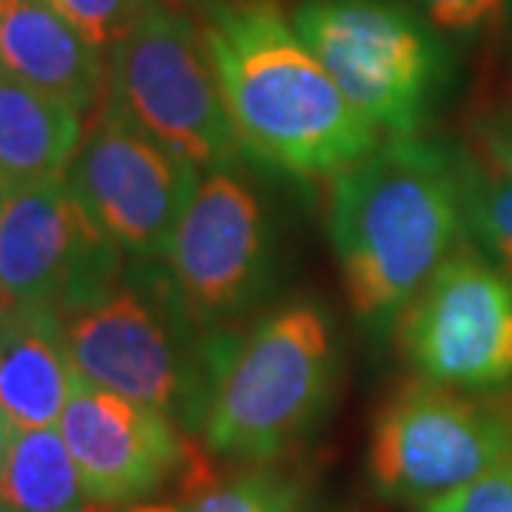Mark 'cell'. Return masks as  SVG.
I'll use <instances>...</instances> for the list:
<instances>
[{
    "label": "cell",
    "mask_w": 512,
    "mask_h": 512,
    "mask_svg": "<svg viewBox=\"0 0 512 512\" xmlns=\"http://www.w3.org/2000/svg\"><path fill=\"white\" fill-rule=\"evenodd\" d=\"M242 154L293 180H333L382 143L279 0H211L197 12Z\"/></svg>",
    "instance_id": "6da1fadb"
},
{
    "label": "cell",
    "mask_w": 512,
    "mask_h": 512,
    "mask_svg": "<svg viewBox=\"0 0 512 512\" xmlns=\"http://www.w3.org/2000/svg\"><path fill=\"white\" fill-rule=\"evenodd\" d=\"M328 237L356 322L396 325L467 237L458 151L421 134L382 137L330 180Z\"/></svg>",
    "instance_id": "7a4b0ae2"
},
{
    "label": "cell",
    "mask_w": 512,
    "mask_h": 512,
    "mask_svg": "<svg viewBox=\"0 0 512 512\" xmlns=\"http://www.w3.org/2000/svg\"><path fill=\"white\" fill-rule=\"evenodd\" d=\"M342 353L330 313L291 299L245 333H220L200 439L211 456L276 464L322 424Z\"/></svg>",
    "instance_id": "3957f363"
},
{
    "label": "cell",
    "mask_w": 512,
    "mask_h": 512,
    "mask_svg": "<svg viewBox=\"0 0 512 512\" xmlns=\"http://www.w3.org/2000/svg\"><path fill=\"white\" fill-rule=\"evenodd\" d=\"M117 282L60 313L74 373L163 410L200 436L214 382L217 336L202 333L157 262H137Z\"/></svg>",
    "instance_id": "277c9868"
},
{
    "label": "cell",
    "mask_w": 512,
    "mask_h": 512,
    "mask_svg": "<svg viewBox=\"0 0 512 512\" xmlns=\"http://www.w3.org/2000/svg\"><path fill=\"white\" fill-rule=\"evenodd\" d=\"M293 29L384 137H413L447 83V49L404 0H302Z\"/></svg>",
    "instance_id": "5b68a950"
},
{
    "label": "cell",
    "mask_w": 512,
    "mask_h": 512,
    "mask_svg": "<svg viewBox=\"0 0 512 512\" xmlns=\"http://www.w3.org/2000/svg\"><path fill=\"white\" fill-rule=\"evenodd\" d=\"M512 453V396L407 379L379 407L367 473L384 501L456 493Z\"/></svg>",
    "instance_id": "8992f818"
},
{
    "label": "cell",
    "mask_w": 512,
    "mask_h": 512,
    "mask_svg": "<svg viewBox=\"0 0 512 512\" xmlns=\"http://www.w3.org/2000/svg\"><path fill=\"white\" fill-rule=\"evenodd\" d=\"M106 100L200 171L242 157L200 26L165 3L109 49Z\"/></svg>",
    "instance_id": "52a82bcc"
},
{
    "label": "cell",
    "mask_w": 512,
    "mask_h": 512,
    "mask_svg": "<svg viewBox=\"0 0 512 512\" xmlns=\"http://www.w3.org/2000/svg\"><path fill=\"white\" fill-rule=\"evenodd\" d=\"M160 265L208 336L228 333L265 299L274 276V228L237 165L202 171Z\"/></svg>",
    "instance_id": "ba28073f"
},
{
    "label": "cell",
    "mask_w": 512,
    "mask_h": 512,
    "mask_svg": "<svg viewBox=\"0 0 512 512\" xmlns=\"http://www.w3.org/2000/svg\"><path fill=\"white\" fill-rule=\"evenodd\" d=\"M413 376L461 390L512 384V276L461 242L396 319Z\"/></svg>",
    "instance_id": "9c48e42d"
},
{
    "label": "cell",
    "mask_w": 512,
    "mask_h": 512,
    "mask_svg": "<svg viewBox=\"0 0 512 512\" xmlns=\"http://www.w3.org/2000/svg\"><path fill=\"white\" fill-rule=\"evenodd\" d=\"M200 177L106 97L66 168L74 197L131 262H163Z\"/></svg>",
    "instance_id": "30bf717a"
},
{
    "label": "cell",
    "mask_w": 512,
    "mask_h": 512,
    "mask_svg": "<svg viewBox=\"0 0 512 512\" xmlns=\"http://www.w3.org/2000/svg\"><path fill=\"white\" fill-rule=\"evenodd\" d=\"M123 259L66 174L12 185L0 211V311H69L117 282Z\"/></svg>",
    "instance_id": "8fae6325"
},
{
    "label": "cell",
    "mask_w": 512,
    "mask_h": 512,
    "mask_svg": "<svg viewBox=\"0 0 512 512\" xmlns=\"http://www.w3.org/2000/svg\"><path fill=\"white\" fill-rule=\"evenodd\" d=\"M57 427L92 504L146 501L174 484L185 501L214 478L211 453L194 444L180 421L80 376Z\"/></svg>",
    "instance_id": "7c38bea8"
},
{
    "label": "cell",
    "mask_w": 512,
    "mask_h": 512,
    "mask_svg": "<svg viewBox=\"0 0 512 512\" xmlns=\"http://www.w3.org/2000/svg\"><path fill=\"white\" fill-rule=\"evenodd\" d=\"M0 69L86 120L106 97V55L49 0H0Z\"/></svg>",
    "instance_id": "4fadbf2b"
},
{
    "label": "cell",
    "mask_w": 512,
    "mask_h": 512,
    "mask_svg": "<svg viewBox=\"0 0 512 512\" xmlns=\"http://www.w3.org/2000/svg\"><path fill=\"white\" fill-rule=\"evenodd\" d=\"M74 382L55 308L0 311V407L15 430L57 427Z\"/></svg>",
    "instance_id": "5bb4252c"
},
{
    "label": "cell",
    "mask_w": 512,
    "mask_h": 512,
    "mask_svg": "<svg viewBox=\"0 0 512 512\" xmlns=\"http://www.w3.org/2000/svg\"><path fill=\"white\" fill-rule=\"evenodd\" d=\"M83 134V114L0 72V174L9 183H35L66 174Z\"/></svg>",
    "instance_id": "9a60e30c"
},
{
    "label": "cell",
    "mask_w": 512,
    "mask_h": 512,
    "mask_svg": "<svg viewBox=\"0 0 512 512\" xmlns=\"http://www.w3.org/2000/svg\"><path fill=\"white\" fill-rule=\"evenodd\" d=\"M89 504L60 427L15 430L0 476V512H86Z\"/></svg>",
    "instance_id": "2e32d148"
},
{
    "label": "cell",
    "mask_w": 512,
    "mask_h": 512,
    "mask_svg": "<svg viewBox=\"0 0 512 512\" xmlns=\"http://www.w3.org/2000/svg\"><path fill=\"white\" fill-rule=\"evenodd\" d=\"M464 225L484 256L512 276V174L458 154Z\"/></svg>",
    "instance_id": "e0dca14e"
},
{
    "label": "cell",
    "mask_w": 512,
    "mask_h": 512,
    "mask_svg": "<svg viewBox=\"0 0 512 512\" xmlns=\"http://www.w3.org/2000/svg\"><path fill=\"white\" fill-rule=\"evenodd\" d=\"M302 478L276 464H245L228 478H211L185 498V512H293L305 504Z\"/></svg>",
    "instance_id": "ac0fdd59"
},
{
    "label": "cell",
    "mask_w": 512,
    "mask_h": 512,
    "mask_svg": "<svg viewBox=\"0 0 512 512\" xmlns=\"http://www.w3.org/2000/svg\"><path fill=\"white\" fill-rule=\"evenodd\" d=\"M103 55L165 0H49Z\"/></svg>",
    "instance_id": "d6986e66"
},
{
    "label": "cell",
    "mask_w": 512,
    "mask_h": 512,
    "mask_svg": "<svg viewBox=\"0 0 512 512\" xmlns=\"http://www.w3.org/2000/svg\"><path fill=\"white\" fill-rule=\"evenodd\" d=\"M433 29L450 35H473L501 20L507 0H410Z\"/></svg>",
    "instance_id": "ffe728a7"
},
{
    "label": "cell",
    "mask_w": 512,
    "mask_h": 512,
    "mask_svg": "<svg viewBox=\"0 0 512 512\" xmlns=\"http://www.w3.org/2000/svg\"><path fill=\"white\" fill-rule=\"evenodd\" d=\"M458 512H512V453L453 493Z\"/></svg>",
    "instance_id": "44dd1931"
},
{
    "label": "cell",
    "mask_w": 512,
    "mask_h": 512,
    "mask_svg": "<svg viewBox=\"0 0 512 512\" xmlns=\"http://www.w3.org/2000/svg\"><path fill=\"white\" fill-rule=\"evenodd\" d=\"M478 151L484 163L512 174V106L493 114L478 128Z\"/></svg>",
    "instance_id": "7402d4cb"
},
{
    "label": "cell",
    "mask_w": 512,
    "mask_h": 512,
    "mask_svg": "<svg viewBox=\"0 0 512 512\" xmlns=\"http://www.w3.org/2000/svg\"><path fill=\"white\" fill-rule=\"evenodd\" d=\"M86 512H185V501L180 498H146L131 504H89Z\"/></svg>",
    "instance_id": "603a6c76"
},
{
    "label": "cell",
    "mask_w": 512,
    "mask_h": 512,
    "mask_svg": "<svg viewBox=\"0 0 512 512\" xmlns=\"http://www.w3.org/2000/svg\"><path fill=\"white\" fill-rule=\"evenodd\" d=\"M12 436H15V427L9 416L3 413L0 407V476H3V467H6V456H9V447H12Z\"/></svg>",
    "instance_id": "cb8c5ba5"
},
{
    "label": "cell",
    "mask_w": 512,
    "mask_h": 512,
    "mask_svg": "<svg viewBox=\"0 0 512 512\" xmlns=\"http://www.w3.org/2000/svg\"><path fill=\"white\" fill-rule=\"evenodd\" d=\"M419 512H458L456 498H453V493L439 495V498H430V501L419 504Z\"/></svg>",
    "instance_id": "d4e9b609"
},
{
    "label": "cell",
    "mask_w": 512,
    "mask_h": 512,
    "mask_svg": "<svg viewBox=\"0 0 512 512\" xmlns=\"http://www.w3.org/2000/svg\"><path fill=\"white\" fill-rule=\"evenodd\" d=\"M205 3H211V0H165V6H171L174 12H183V15H188L191 9L200 12Z\"/></svg>",
    "instance_id": "484cf974"
},
{
    "label": "cell",
    "mask_w": 512,
    "mask_h": 512,
    "mask_svg": "<svg viewBox=\"0 0 512 512\" xmlns=\"http://www.w3.org/2000/svg\"><path fill=\"white\" fill-rule=\"evenodd\" d=\"M9 191H12V183L0 174V211H3V205H6V197H9Z\"/></svg>",
    "instance_id": "4316f807"
},
{
    "label": "cell",
    "mask_w": 512,
    "mask_h": 512,
    "mask_svg": "<svg viewBox=\"0 0 512 512\" xmlns=\"http://www.w3.org/2000/svg\"><path fill=\"white\" fill-rule=\"evenodd\" d=\"M293 512H319V510H316V507H311V504L305 501V504H299V507H296Z\"/></svg>",
    "instance_id": "83f0119b"
},
{
    "label": "cell",
    "mask_w": 512,
    "mask_h": 512,
    "mask_svg": "<svg viewBox=\"0 0 512 512\" xmlns=\"http://www.w3.org/2000/svg\"><path fill=\"white\" fill-rule=\"evenodd\" d=\"M0 72H3V69H0Z\"/></svg>",
    "instance_id": "f1b7e54d"
}]
</instances>
